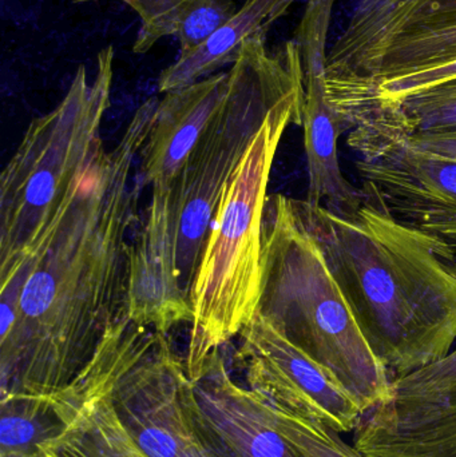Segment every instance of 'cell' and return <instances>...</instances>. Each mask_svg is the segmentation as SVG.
Wrapping results in <instances>:
<instances>
[{"instance_id":"1","label":"cell","mask_w":456,"mask_h":457,"mask_svg":"<svg viewBox=\"0 0 456 457\" xmlns=\"http://www.w3.org/2000/svg\"><path fill=\"white\" fill-rule=\"evenodd\" d=\"M160 99H146L79 187L29 260L0 279L2 402L50 397L93 359L129 316L131 249L145 187L139 155Z\"/></svg>"},{"instance_id":"2","label":"cell","mask_w":456,"mask_h":457,"mask_svg":"<svg viewBox=\"0 0 456 457\" xmlns=\"http://www.w3.org/2000/svg\"><path fill=\"white\" fill-rule=\"evenodd\" d=\"M219 112L173 179L153 187L131 249L129 317L168 335L192 322V292L220 201L273 110L304 94L299 45L268 50L253 37L230 66Z\"/></svg>"},{"instance_id":"3","label":"cell","mask_w":456,"mask_h":457,"mask_svg":"<svg viewBox=\"0 0 456 457\" xmlns=\"http://www.w3.org/2000/svg\"><path fill=\"white\" fill-rule=\"evenodd\" d=\"M339 214L294 198L364 338L393 380L452 352L456 270L430 237L391 213L371 182Z\"/></svg>"},{"instance_id":"4","label":"cell","mask_w":456,"mask_h":457,"mask_svg":"<svg viewBox=\"0 0 456 457\" xmlns=\"http://www.w3.org/2000/svg\"><path fill=\"white\" fill-rule=\"evenodd\" d=\"M256 314L318 362L369 413L393 378L364 338L294 198L268 195Z\"/></svg>"},{"instance_id":"5","label":"cell","mask_w":456,"mask_h":457,"mask_svg":"<svg viewBox=\"0 0 456 457\" xmlns=\"http://www.w3.org/2000/svg\"><path fill=\"white\" fill-rule=\"evenodd\" d=\"M114 48H102L88 79L80 64L58 106L29 123L0 176V279L37 249L104 149L101 128L110 107Z\"/></svg>"},{"instance_id":"6","label":"cell","mask_w":456,"mask_h":457,"mask_svg":"<svg viewBox=\"0 0 456 457\" xmlns=\"http://www.w3.org/2000/svg\"><path fill=\"white\" fill-rule=\"evenodd\" d=\"M304 94L292 96L270 112L220 201L192 292L185 361L190 380L256 314L262 212L270 169L284 131L291 125L302 126Z\"/></svg>"},{"instance_id":"7","label":"cell","mask_w":456,"mask_h":457,"mask_svg":"<svg viewBox=\"0 0 456 457\" xmlns=\"http://www.w3.org/2000/svg\"><path fill=\"white\" fill-rule=\"evenodd\" d=\"M112 396L120 420L150 457H214L193 415V384L166 335L123 317L107 330Z\"/></svg>"},{"instance_id":"8","label":"cell","mask_w":456,"mask_h":457,"mask_svg":"<svg viewBox=\"0 0 456 457\" xmlns=\"http://www.w3.org/2000/svg\"><path fill=\"white\" fill-rule=\"evenodd\" d=\"M348 145L361 154L356 169L391 213L433 239L456 270V162L412 149L398 131L352 129Z\"/></svg>"},{"instance_id":"9","label":"cell","mask_w":456,"mask_h":457,"mask_svg":"<svg viewBox=\"0 0 456 457\" xmlns=\"http://www.w3.org/2000/svg\"><path fill=\"white\" fill-rule=\"evenodd\" d=\"M353 432L366 457H456V349L393 380Z\"/></svg>"},{"instance_id":"10","label":"cell","mask_w":456,"mask_h":457,"mask_svg":"<svg viewBox=\"0 0 456 457\" xmlns=\"http://www.w3.org/2000/svg\"><path fill=\"white\" fill-rule=\"evenodd\" d=\"M238 336L236 357L261 402L305 413L339 434L355 431L366 415L355 400L259 314Z\"/></svg>"},{"instance_id":"11","label":"cell","mask_w":456,"mask_h":457,"mask_svg":"<svg viewBox=\"0 0 456 457\" xmlns=\"http://www.w3.org/2000/svg\"><path fill=\"white\" fill-rule=\"evenodd\" d=\"M335 2L310 0L294 39L299 45L304 70L302 126L310 179L305 200L345 214L361 205L363 192L345 179L340 168L337 142L350 130L327 96V35Z\"/></svg>"},{"instance_id":"12","label":"cell","mask_w":456,"mask_h":457,"mask_svg":"<svg viewBox=\"0 0 456 457\" xmlns=\"http://www.w3.org/2000/svg\"><path fill=\"white\" fill-rule=\"evenodd\" d=\"M112 381V349L106 333L79 375L48 397L62 432L39 445L35 457H150L120 420Z\"/></svg>"},{"instance_id":"13","label":"cell","mask_w":456,"mask_h":457,"mask_svg":"<svg viewBox=\"0 0 456 457\" xmlns=\"http://www.w3.org/2000/svg\"><path fill=\"white\" fill-rule=\"evenodd\" d=\"M190 381L193 415L214 457H300L264 403L233 381L220 351Z\"/></svg>"},{"instance_id":"14","label":"cell","mask_w":456,"mask_h":457,"mask_svg":"<svg viewBox=\"0 0 456 457\" xmlns=\"http://www.w3.org/2000/svg\"><path fill=\"white\" fill-rule=\"evenodd\" d=\"M452 8L456 0H361L327 51V96H340L366 82L399 37L430 13Z\"/></svg>"},{"instance_id":"15","label":"cell","mask_w":456,"mask_h":457,"mask_svg":"<svg viewBox=\"0 0 456 457\" xmlns=\"http://www.w3.org/2000/svg\"><path fill=\"white\" fill-rule=\"evenodd\" d=\"M229 74L217 72L187 87L169 91L158 104L149 139L139 155L145 187L168 185L224 102Z\"/></svg>"},{"instance_id":"16","label":"cell","mask_w":456,"mask_h":457,"mask_svg":"<svg viewBox=\"0 0 456 457\" xmlns=\"http://www.w3.org/2000/svg\"><path fill=\"white\" fill-rule=\"evenodd\" d=\"M455 59L456 8H452L423 18L391 46L366 82L328 99L336 112L351 122L383 80L433 69Z\"/></svg>"},{"instance_id":"17","label":"cell","mask_w":456,"mask_h":457,"mask_svg":"<svg viewBox=\"0 0 456 457\" xmlns=\"http://www.w3.org/2000/svg\"><path fill=\"white\" fill-rule=\"evenodd\" d=\"M297 0H245L237 12L205 43L161 72V94L187 87L235 63L241 48L253 37H267Z\"/></svg>"},{"instance_id":"18","label":"cell","mask_w":456,"mask_h":457,"mask_svg":"<svg viewBox=\"0 0 456 457\" xmlns=\"http://www.w3.org/2000/svg\"><path fill=\"white\" fill-rule=\"evenodd\" d=\"M75 3L96 0H74ZM139 16L141 26L134 40L133 53L146 54L158 40L176 37L179 55L205 43L236 12L235 0H120Z\"/></svg>"},{"instance_id":"19","label":"cell","mask_w":456,"mask_h":457,"mask_svg":"<svg viewBox=\"0 0 456 457\" xmlns=\"http://www.w3.org/2000/svg\"><path fill=\"white\" fill-rule=\"evenodd\" d=\"M379 123L402 136L456 128V79L415 91L361 122ZM358 125V126H361ZM355 129V128H353Z\"/></svg>"},{"instance_id":"20","label":"cell","mask_w":456,"mask_h":457,"mask_svg":"<svg viewBox=\"0 0 456 457\" xmlns=\"http://www.w3.org/2000/svg\"><path fill=\"white\" fill-rule=\"evenodd\" d=\"M62 426L47 397H19L2 402V451L34 453L61 435Z\"/></svg>"},{"instance_id":"21","label":"cell","mask_w":456,"mask_h":457,"mask_svg":"<svg viewBox=\"0 0 456 457\" xmlns=\"http://www.w3.org/2000/svg\"><path fill=\"white\" fill-rule=\"evenodd\" d=\"M264 404L275 421L276 428L300 457H366L353 445L345 443L339 432L318 419L281 405Z\"/></svg>"},{"instance_id":"22","label":"cell","mask_w":456,"mask_h":457,"mask_svg":"<svg viewBox=\"0 0 456 457\" xmlns=\"http://www.w3.org/2000/svg\"><path fill=\"white\" fill-rule=\"evenodd\" d=\"M412 149L456 162V128L404 137Z\"/></svg>"},{"instance_id":"23","label":"cell","mask_w":456,"mask_h":457,"mask_svg":"<svg viewBox=\"0 0 456 457\" xmlns=\"http://www.w3.org/2000/svg\"><path fill=\"white\" fill-rule=\"evenodd\" d=\"M0 457H35V453H16V451H2Z\"/></svg>"}]
</instances>
